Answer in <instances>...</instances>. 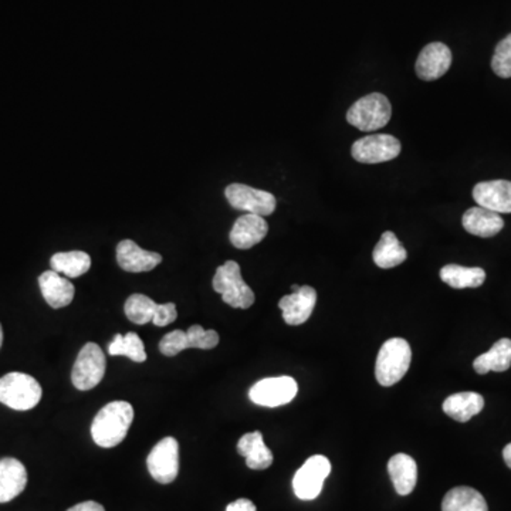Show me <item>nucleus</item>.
<instances>
[{
  "mask_svg": "<svg viewBox=\"0 0 511 511\" xmlns=\"http://www.w3.org/2000/svg\"><path fill=\"white\" fill-rule=\"evenodd\" d=\"M134 420V408L125 400H114L105 405L95 415L92 425V436L100 448H115L127 438Z\"/></svg>",
  "mask_w": 511,
  "mask_h": 511,
  "instance_id": "f257e3e1",
  "label": "nucleus"
},
{
  "mask_svg": "<svg viewBox=\"0 0 511 511\" xmlns=\"http://www.w3.org/2000/svg\"><path fill=\"white\" fill-rule=\"evenodd\" d=\"M412 350L403 338L385 341L378 352L375 377L382 387H392L400 382L410 367Z\"/></svg>",
  "mask_w": 511,
  "mask_h": 511,
  "instance_id": "f03ea898",
  "label": "nucleus"
},
{
  "mask_svg": "<svg viewBox=\"0 0 511 511\" xmlns=\"http://www.w3.org/2000/svg\"><path fill=\"white\" fill-rule=\"evenodd\" d=\"M212 285L213 290L222 294L223 302L230 307L246 310L255 304V293L243 280L240 265L233 260H227L217 267Z\"/></svg>",
  "mask_w": 511,
  "mask_h": 511,
  "instance_id": "7ed1b4c3",
  "label": "nucleus"
},
{
  "mask_svg": "<svg viewBox=\"0 0 511 511\" xmlns=\"http://www.w3.org/2000/svg\"><path fill=\"white\" fill-rule=\"evenodd\" d=\"M42 387L32 375L9 372L0 378V403L10 410H34L42 400Z\"/></svg>",
  "mask_w": 511,
  "mask_h": 511,
  "instance_id": "20e7f679",
  "label": "nucleus"
},
{
  "mask_svg": "<svg viewBox=\"0 0 511 511\" xmlns=\"http://www.w3.org/2000/svg\"><path fill=\"white\" fill-rule=\"evenodd\" d=\"M392 107L381 92H371L352 104L347 112V121L362 132L377 131L390 122Z\"/></svg>",
  "mask_w": 511,
  "mask_h": 511,
  "instance_id": "39448f33",
  "label": "nucleus"
},
{
  "mask_svg": "<svg viewBox=\"0 0 511 511\" xmlns=\"http://www.w3.org/2000/svg\"><path fill=\"white\" fill-rule=\"evenodd\" d=\"M332 473V463L323 455L305 460L293 478V488L300 500H314L322 495L325 478Z\"/></svg>",
  "mask_w": 511,
  "mask_h": 511,
  "instance_id": "423d86ee",
  "label": "nucleus"
},
{
  "mask_svg": "<svg viewBox=\"0 0 511 511\" xmlns=\"http://www.w3.org/2000/svg\"><path fill=\"white\" fill-rule=\"evenodd\" d=\"M105 355L101 348L89 342L82 348L72 367V385L79 390H90L101 382L105 374Z\"/></svg>",
  "mask_w": 511,
  "mask_h": 511,
  "instance_id": "0eeeda50",
  "label": "nucleus"
},
{
  "mask_svg": "<svg viewBox=\"0 0 511 511\" xmlns=\"http://www.w3.org/2000/svg\"><path fill=\"white\" fill-rule=\"evenodd\" d=\"M400 142L390 134L368 135L355 141L351 154L361 164H381L392 161L400 154Z\"/></svg>",
  "mask_w": 511,
  "mask_h": 511,
  "instance_id": "6e6552de",
  "label": "nucleus"
},
{
  "mask_svg": "<svg viewBox=\"0 0 511 511\" xmlns=\"http://www.w3.org/2000/svg\"><path fill=\"white\" fill-rule=\"evenodd\" d=\"M148 470L155 482L169 485L179 472V443L175 438H164L154 446L147 459Z\"/></svg>",
  "mask_w": 511,
  "mask_h": 511,
  "instance_id": "1a4fd4ad",
  "label": "nucleus"
},
{
  "mask_svg": "<svg viewBox=\"0 0 511 511\" xmlns=\"http://www.w3.org/2000/svg\"><path fill=\"white\" fill-rule=\"evenodd\" d=\"M297 392L298 385L294 378H265L250 388L249 398L260 407L277 408L292 402Z\"/></svg>",
  "mask_w": 511,
  "mask_h": 511,
  "instance_id": "9d476101",
  "label": "nucleus"
},
{
  "mask_svg": "<svg viewBox=\"0 0 511 511\" xmlns=\"http://www.w3.org/2000/svg\"><path fill=\"white\" fill-rule=\"evenodd\" d=\"M225 197L233 209L246 210L260 217H269L275 210V195L265 190L256 189L249 185L232 184L225 189Z\"/></svg>",
  "mask_w": 511,
  "mask_h": 511,
  "instance_id": "9b49d317",
  "label": "nucleus"
},
{
  "mask_svg": "<svg viewBox=\"0 0 511 511\" xmlns=\"http://www.w3.org/2000/svg\"><path fill=\"white\" fill-rule=\"evenodd\" d=\"M452 66V52L443 43H430L423 47L418 56L415 70L418 77L425 82H433L445 76Z\"/></svg>",
  "mask_w": 511,
  "mask_h": 511,
  "instance_id": "f8f14e48",
  "label": "nucleus"
},
{
  "mask_svg": "<svg viewBox=\"0 0 511 511\" xmlns=\"http://www.w3.org/2000/svg\"><path fill=\"white\" fill-rule=\"evenodd\" d=\"M317 304V292L310 285H303L292 294L284 295L279 302L283 318L289 325H300L307 322Z\"/></svg>",
  "mask_w": 511,
  "mask_h": 511,
  "instance_id": "ddd939ff",
  "label": "nucleus"
},
{
  "mask_svg": "<svg viewBox=\"0 0 511 511\" xmlns=\"http://www.w3.org/2000/svg\"><path fill=\"white\" fill-rule=\"evenodd\" d=\"M473 199L478 207L496 213H511V182L497 179L480 182L473 188Z\"/></svg>",
  "mask_w": 511,
  "mask_h": 511,
  "instance_id": "4468645a",
  "label": "nucleus"
},
{
  "mask_svg": "<svg viewBox=\"0 0 511 511\" xmlns=\"http://www.w3.org/2000/svg\"><path fill=\"white\" fill-rule=\"evenodd\" d=\"M267 232H269V225L265 217L255 213H247L235 222L230 230L229 239L236 249L246 250L262 242Z\"/></svg>",
  "mask_w": 511,
  "mask_h": 511,
  "instance_id": "2eb2a0df",
  "label": "nucleus"
},
{
  "mask_svg": "<svg viewBox=\"0 0 511 511\" xmlns=\"http://www.w3.org/2000/svg\"><path fill=\"white\" fill-rule=\"evenodd\" d=\"M117 262L125 272H151L158 265H161L162 256L141 249L137 243L125 239L117 246Z\"/></svg>",
  "mask_w": 511,
  "mask_h": 511,
  "instance_id": "dca6fc26",
  "label": "nucleus"
},
{
  "mask_svg": "<svg viewBox=\"0 0 511 511\" xmlns=\"http://www.w3.org/2000/svg\"><path fill=\"white\" fill-rule=\"evenodd\" d=\"M27 485V470L14 458L0 459V503H9L22 495Z\"/></svg>",
  "mask_w": 511,
  "mask_h": 511,
  "instance_id": "f3484780",
  "label": "nucleus"
},
{
  "mask_svg": "<svg viewBox=\"0 0 511 511\" xmlns=\"http://www.w3.org/2000/svg\"><path fill=\"white\" fill-rule=\"evenodd\" d=\"M40 290L47 304L52 308H63L72 304L76 294V289L67 277H62L60 273L49 270L40 275Z\"/></svg>",
  "mask_w": 511,
  "mask_h": 511,
  "instance_id": "a211bd4d",
  "label": "nucleus"
},
{
  "mask_svg": "<svg viewBox=\"0 0 511 511\" xmlns=\"http://www.w3.org/2000/svg\"><path fill=\"white\" fill-rule=\"evenodd\" d=\"M462 223L466 232L478 237L496 236L505 227V220L500 217V213L492 212L482 207L466 210Z\"/></svg>",
  "mask_w": 511,
  "mask_h": 511,
  "instance_id": "6ab92c4d",
  "label": "nucleus"
},
{
  "mask_svg": "<svg viewBox=\"0 0 511 511\" xmlns=\"http://www.w3.org/2000/svg\"><path fill=\"white\" fill-rule=\"evenodd\" d=\"M388 473H390V480L398 495H410L413 488L417 487L418 465L410 455H405V453L393 455L388 463Z\"/></svg>",
  "mask_w": 511,
  "mask_h": 511,
  "instance_id": "aec40b11",
  "label": "nucleus"
},
{
  "mask_svg": "<svg viewBox=\"0 0 511 511\" xmlns=\"http://www.w3.org/2000/svg\"><path fill=\"white\" fill-rule=\"evenodd\" d=\"M237 452L246 459L247 468L253 470H265L272 466V450L265 446L259 430L243 435L237 442Z\"/></svg>",
  "mask_w": 511,
  "mask_h": 511,
  "instance_id": "412c9836",
  "label": "nucleus"
},
{
  "mask_svg": "<svg viewBox=\"0 0 511 511\" xmlns=\"http://www.w3.org/2000/svg\"><path fill=\"white\" fill-rule=\"evenodd\" d=\"M485 400L480 393L459 392L453 393L443 402V412L458 422H468L473 417L482 412Z\"/></svg>",
  "mask_w": 511,
  "mask_h": 511,
  "instance_id": "4be33fe9",
  "label": "nucleus"
},
{
  "mask_svg": "<svg viewBox=\"0 0 511 511\" xmlns=\"http://www.w3.org/2000/svg\"><path fill=\"white\" fill-rule=\"evenodd\" d=\"M511 367V340L502 338L493 345L487 352L476 358L473 368L480 375L487 374L490 371L505 372Z\"/></svg>",
  "mask_w": 511,
  "mask_h": 511,
  "instance_id": "5701e85b",
  "label": "nucleus"
},
{
  "mask_svg": "<svg viewBox=\"0 0 511 511\" xmlns=\"http://www.w3.org/2000/svg\"><path fill=\"white\" fill-rule=\"evenodd\" d=\"M372 257H374L375 265L381 269H392L407 260L408 253L395 233L385 232L382 233L380 242L375 246Z\"/></svg>",
  "mask_w": 511,
  "mask_h": 511,
  "instance_id": "b1692460",
  "label": "nucleus"
},
{
  "mask_svg": "<svg viewBox=\"0 0 511 511\" xmlns=\"http://www.w3.org/2000/svg\"><path fill=\"white\" fill-rule=\"evenodd\" d=\"M442 511H488V507L482 493L468 486H460L445 496Z\"/></svg>",
  "mask_w": 511,
  "mask_h": 511,
  "instance_id": "393cba45",
  "label": "nucleus"
},
{
  "mask_svg": "<svg viewBox=\"0 0 511 511\" xmlns=\"http://www.w3.org/2000/svg\"><path fill=\"white\" fill-rule=\"evenodd\" d=\"M440 279L453 289H477L485 283L486 272L480 267L448 265L440 270Z\"/></svg>",
  "mask_w": 511,
  "mask_h": 511,
  "instance_id": "a878e982",
  "label": "nucleus"
},
{
  "mask_svg": "<svg viewBox=\"0 0 511 511\" xmlns=\"http://www.w3.org/2000/svg\"><path fill=\"white\" fill-rule=\"evenodd\" d=\"M52 270L66 275L67 279H76L85 275L92 267V257L82 250L56 253L50 259Z\"/></svg>",
  "mask_w": 511,
  "mask_h": 511,
  "instance_id": "bb28decb",
  "label": "nucleus"
},
{
  "mask_svg": "<svg viewBox=\"0 0 511 511\" xmlns=\"http://www.w3.org/2000/svg\"><path fill=\"white\" fill-rule=\"evenodd\" d=\"M109 352L111 357L122 355V357L130 358L134 362H144V361H147L144 342H142L140 335L135 334V333L115 335L114 340L110 344Z\"/></svg>",
  "mask_w": 511,
  "mask_h": 511,
  "instance_id": "cd10ccee",
  "label": "nucleus"
},
{
  "mask_svg": "<svg viewBox=\"0 0 511 511\" xmlns=\"http://www.w3.org/2000/svg\"><path fill=\"white\" fill-rule=\"evenodd\" d=\"M158 303L144 294H132L125 302L124 310L130 322L138 325H145L152 323Z\"/></svg>",
  "mask_w": 511,
  "mask_h": 511,
  "instance_id": "c85d7f7f",
  "label": "nucleus"
},
{
  "mask_svg": "<svg viewBox=\"0 0 511 511\" xmlns=\"http://www.w3.org/2000/svg\"><path fill=\"white\" fill-rule=\"evenodd\" d=\"M492 69L500 79H511V34L496 46Z\"/></svg>",
  "mask_w": 511,
  "mask_h": 511,
  "instance_id": "c756f323",
  "label": "nucleus"
},
{
  "mask_svg": "<svg viewBox=\"0 0 511 511\" xmlns=\"http://www.w3.org/2000/svg\"><path fill=\"white\" fill-rule=\"evenodd\" d=\"M187 337L189 348L212 350L219 344V334L215 330H204L198 324L188 328Z\"/></svg>",
  "mask_w": 511,
  "mask_h": 511,
  "instance_id": "7c9ffc66",
  "label": "nucleus"
},
{
  "mask_svg": "<svg viewBox=\"0 0 511 511\" xmlns=\"http://www.w3.org/2000/svg\"><path fill=\"white\" fill-rule=\"evenodd\" d=\"M187 348H189L187 332H182V330H174V332L168 333L159 342V351L165 357H175Z\"/></svg>",
  "mask_w": 511,
  "mask_h": 511,
  "instance_id": "2f4dec72",
  "label": "nucleus"
},
{
  "mask_svg": "<svg viewBox=\"0 0 511 511\" xmlns=\"http://www.w3.org/2000/svg\"><path fill=\"white\" fill-rule=\"evenodd\" d=\"M177 305H175L174 303L158 304L152 323H154L157 327H165V325L172 324V323L177 320Z\"/></svg>",
  "mask_w": 511,
  "mask_h": 511,
  "instance_id": "473e14b6",
  "label": "nucleus"
},
{
  "mask_svg": "<svg viewBox=\"0 0 511 511\" xmlns=\"http://www.w3.org/2000/svg\"><path fill=\"white\" fill-rule=\"evenodd\" d=\"M227 511H257V508L249 498H239V500L230 503Z\"/></svg>",
  "mask_w": 511,
  "mask_h": 511,
  "instance_id": "72a5a7b5",
  "label": "nucleus"
},
{
  "mask_svg": "<svg viewBox=\"0 0 511 511\" xmlns=\"http://www.w3.org/2000/svg\"><path fill=\"white\" fill-rule=\"evenodd\" d=\"M67 511H105V508L102 507L100 503L97 502H82L79 503V505L72 506V508H69Z\"/></svg>",
  "mask_w": 511,
  "mask_h": 511,
  "instance_id": "f704fd0d",
  "label": "nucleus"
},
{
  "mask_svg": "<svg viewBox=\"0 0 511 511\" xmlns=\"http://www.w3.org/2000/svg\"><path fill=\"white\" fill-rule=\"evenodd\" d=\"M503 458H505L506 465L511 468V443H508L503 450Z\"/></svg>",
  "mask_w": 511,
  "mask_h": 511,
  "instance_id": "c9c22d12",
  "label": "nucleus"
},
{
  "mask_svg": "<svg viewBox=\"0 0 511 511\" xmlns=\"http://www.w3.org/2000/svg\"><path fill=\"white\" fill-rule=\"evenodd\" d=\"M4 344V330H2V324H0V348Z\"/></svg>",
  "mask_w": 511,
  "mask_h": 511,
  "instance_id": "e433bc0d",
  "label": "nucleus"
}]
</instances>
